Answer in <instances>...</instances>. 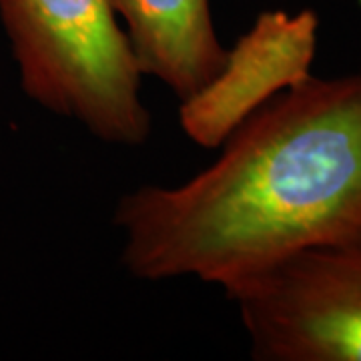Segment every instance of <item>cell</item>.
I'll return each instance as SVG.
<instances>
[{
  "instance_id": "cell-4",
  "label": "cell",
  "mask_w": 361,
  "mask_h": 361,
  "mask_svg": "<svg viewBox=\"0 0 361 361\" xmlns=\"http://www.w3.org/2000/svg\"><path fill=\"white\" fill-rule=\"evenodd\" d=\"M319 16L265 11L231 49L221 71L179 101V125L201 149H219L247 116L281 90L311 75L317 52Z\"/></svg>"
},
{
  "instance_id": "cell-2",
  "label": "cell",
  "mask_w": 361,
  "mask_h": 361,
  "mask_svg": "<svg viewBox=\"0 0 361 361\" xmlns=\"http://www.w3.org/2000/svg\"><path fill=\"white\" fill-rule=\"evenodd\" d=\"M0 25L26 99L106 145L151 139L145 75L111 0H0Z\"/></svg>"
},
{
  "instance_id": "cell-5",
  "label": "cell",
  "mask_w": 361,
  "mask_h": 361,
  "mask_svg": "<svg viewBox=\"0 0 361 361\" xmlns=\"http://www.w3.org/2000/svg\"><path fill=\"white\" fill-rule=\"evenodd\" d=\"M145 77L179 101L215 77L227 49L217 37L211 0H111Z\"/></svg>"
},
{
  "instance_id": "cell-3",
  "label": "cell",
  "mask_w": 361,
  "mask_h": 361,
  "mask_svg": "<svg viewBox=\"0 0 361 361\" xmlns=\"http://www.w3.org/2000/svg\"><path fill=\"white\" fill-rule=\"evenodd\" d=\"M257 361H361V245L317 247L223 287Z\"/></svg>"
},
{
  "instance_id": "cell-1",
  "label": "cell",
  "mask_w": 361,
  "mask_h": 361,
  "mask_svg": "<svg viewBox=\"0 0 361 361\" xmlns=\"http://www.w3.org/2000/svg\"><path fill=\"white\" fill-rule=\"evenodd\" d=\"M177 187L125 193L113 225L141 281L221 289L317 247L361 245V66L281 90Z\"/></svg>"
}]
</instances>
